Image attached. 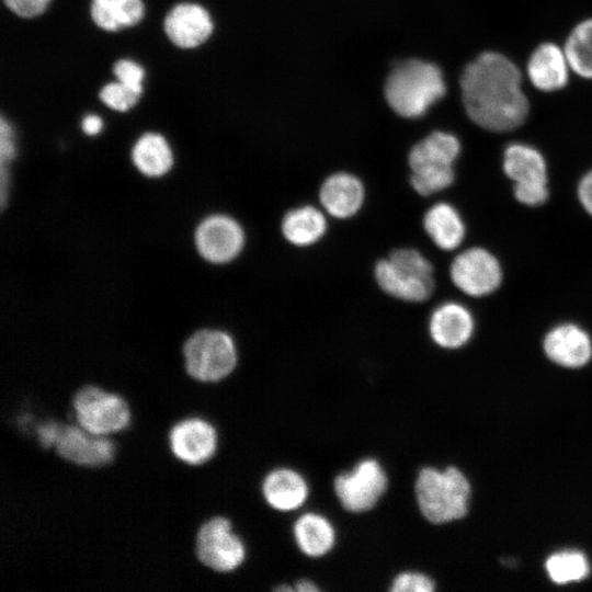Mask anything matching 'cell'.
Returning a JSON list of instances; mask_svg holds the SVG:
<instances>
[{"mask_svg":"<svg viewBox=\"0 0 592 592\" xmlns=\"http://www.w3.org/2000/svg\"><path fill=\"white\" fill-rule=\"evenodd\" d=\"M462 100L469 118L490 132H510L528 114L517 66L504 55L485 52L462 72Z\"/></svg>","mask_w":592,"mask_h":592,"instance_id":"obj_1","label":"cell"},{"mask_svg":"<svg viewBox=\"0 0 592 592\" xmlns=\"http://www.w3.org/2000/svg\"><path fill=\"white\" fill-rule=\"evenodd\" d=\"M445 93V80L440 67L418 58H409L394 66L384 86L388 106L405 118L424 115Z\"/></svg>","mask_w":592,"mask_h":592,"instance_id":"obj_2","label":"cell"},{"mask_svg":"<svg viewBox=\"0 0 592 592\" xmlns=\"http://www.w3.org/2000/svg\"><path fill=\"white\" fill-rule=\"evenodd\" d=\"M414 498L422 516L433 524H444L465 516L470 485L456 467L443 470L423 467L414 480Z\"/></svg>","mask_w":592,"mask_h":592,"instance_id":"obj_3","label":"cell"},{"mask_svg":"<svg viewBox=\"0 0 592 592\" xmlns=\"http://www.w3.org/2000/svg\"><path fill=\"white\" fill-rule=\"evenodd\" d=\"M374 275L386 294L405 301H424L434 289L433 266L414 249L394 250L376 263Z\"/></svg>","mask_w":592,"mask_h":592,"instance_id":"obj_4","label":"cell"},{"mask_svg":"<svg viewBox=\"0 0 592 592\" xmlns=\"http://www.w3.org/2000/svg\"><path fill=\"white\" fill-rule=\"evenodd\" d=\"M186 373L194 379L215 383L226 378L237 365L232 338L220 330H200L183 346Z\"/></svg>","mask_w":592,"mask_h":592,"instance_id":"obj_5","label":"cell"},{"mask_svg":"<svg viewBox=\"0 0 592 592\" xmlns=\"http://www.w3.org/2000/svg\"><path fill=\"white\" fill-rule=\"evenodd\" d=\"M388 488V476L374 457L360 459L350 470L333 480V491L341 506L350 513H365L376 506Z\"/></svg>","mask_w":592,"mask_h":592,"instance_id":"obj_6","label":"cell"},{"mask_svg":"<svg viewBox=\"0 0 592 592\" xmlns=\"http://www.w3.org/2000/svg\"><path fill=\"white\" fill-rule=\"evenodd\" d=\"M72 409L79 425L96 435L119 432L130 422V410L121 396L92 385L75 392Z\"/></svg>","mask_w":592,"mask_h":592,"instance_id":"obj_7","label":"cell"},{"mask_svg":"<svg viewBox=\"0 0 592 592\" xmlns=\"http://www.w3.org/2000/svg\"><path fill=\"white\" fill-rule=\"evenodd\" d=\"M197 559L216 572H230L246 560V545L234 532L231 522L214 516L204 522L196 533Z\"/></svg>","mask_w":592,"mask_h":592,"instance_id":"obj_8","label":"cell"},{"mask_svg":"<svg viewBox=\"0 0 592 592\" xmlns=\"http://www.w3.org/2000/svg\"><path fill=\"white\" fill-rule=\"evenodd\" d=\"M503 170L514 182V196L522 204L537 206L548 197L546 163L542 153L525 144H511L503 152Z\"/></svg>","mask_w":592,"mask_h":592,"instance_id":"obj_9","label":"cell"},{"mask_svg":"<svg viewBox=\"0 0 592 592\" xmlns=\"http://www.w3.org/2000/svg\"><path fill=\"white\" fill-rule=\"evenodd\" d=\"M449 275L457 288L474 297L491 294L502 280L498 260L482 248L459 253L451 264Z\"/></svg>","mask_w":592,"mask_h":592,"instance_id":"obj_10","label":"cell"},{"mask_svg":"<svg viewBox=\"0 0 592 592\" xmlns=\"http://www.w3.org/2000/svg\"><path fill=\"white\" fill-rule=\"evenodd\" d=\"M195 244L200 254L216 264L234 260L244 246L242 227L226 215L205 218L195 231Z\"/></svg>","mask_w":592,"mask_h":592,"instance_id":"obj_11","label":"cell"},{"mask_svg":"<svg viewBox=\"0 0 592 592\" xmlns=\"http://www.w3.org/2000/svg\"><path fill=\"white\" fill-rule=\"evenodd\" d=\"M55 452L64 460L86 467H102L114 458V443L104 435L89 433L73 424H62Z\"/></svg>","mask_w":592,"mask_h":592,"instance_id":"obj_12","label":"cell"},{"mask_svg":"<svg viewBox=\"0 0 592 592\" xmlns=\"http://www.w3.org/2000/svg\"><path fill=\"white\" fill-rule=\"evenodd\" d=\"M172 454L189 465H201L216 453L218 435L215 428L201 418H187L169 431Z\"/></svg>","mask_w":592,"mask_h":592,"instance_id":"obj_13","label":"cell"},{"mask_svg":"<svg viewBox=\"0 0 592 592\" xmlns=\"http://www.w3.org/2000/svg\"><path fill=\"white\" fill-rule=\"evenodd\" d=\"M261 491L271 509L289 513L299 510L307 502L309 485L298 470L277 467L264 476Z\"/></svg>","mask_w":592,"mask_h":592,"instance_id":"obj_14","label":"cell"},{"mask_svg":"<svg viewBox=\"0 0 592 592\" xmlns=\"http://www.w3.org/2000/svg\"><path fill=\"white\" fill-rule=\"evenodd\" d=\"M164 31L174 45L181 48H193L210 36L213 22L203 7L180 3L166 16Z\"/></svg>","mask_w":592,"mask_h":592,"instance_id":"obj_15","label":"cell"},{"mask_svg":"<svg viewBox=\"0 0 592 592\" xmlns=\"http://www.w3.org/2000/svg\"><path fill=\"white\" fill-rule=\"evenodd\" d=\"M365 189L362 181L348 172L328 177L320 186L319 201L331 216L345 219L354 216L362 207Z\"/></svg>","mask_w":592,"mask_h":592,"instance_id":"obj_16","label":"cell"},{"mask_svg":"<svg viewBox=\"0 0 592 592\" xmlns=\"http://www.w3.org/2000/svg\"><path fill=\"white\" fill-rule=\"evenodd\" d=\"M429 331L432 340L441 348L463 346L474 331V319L469 310L458 303H444L430 317Z\"/></svg>","mask_w":592,"mask_h":592,"instance_id":"obj_17","label":"cell"},{"mask_svg":"<svg viewBox=\"0 0 592 592\" xmlns=\"http://www.w3.org/2000/svg\"><path fill=\"white\" fill-rule=\"evenodd\" d=\"M544 350L555 363L566 367H580L592 355L589 334L580 327L563 323L553 328L544 340Z\"/></svg>","mask_w":592,"mask_h":592,"instance_id":"obj_18","label":"cell"},{"mask_svg":"<svg viewBox=\"0 0 592 592\" xmlns=\"http://www.w3.org/2000/svg\"><path fill=\"white\" fill-rule=\"evenodd\" d=\"M569 69L563 48L553 43H543L536 47L527 62L531 83L544 92L563 88L568 82Z\"/></svg>","mask_w":592,"mask_h":592,"instance_id":"obj_19","label":"cell"},{"mask_svg":"<svg viewBox=\"0 0 592 592\" xmlns=\"http://www.w3.org/2000/svg\"><path fill=\"white\" fill-rule=\"evenodd\" d=\"M292 533L297 548L309 558L325 557L337 542L332 522L318 512L300 514L293 524Z\"/></svg>","mask_w":592,"mask_h":592,"instance_id":"obj_20","label":"cell"},{"mask_svg":"<svg viewBox=\"0 0 592 592\" xmlns=\"http://www.w3.org/2000/svg\"><path fill=\"white\" fill-rule=\"evenodd\" d=\"M460 152L458 138L447 132L435 130L418 141L408 155L412 170L453 168Z\"/></svg>","mask_w":592,"mask_h":592,"instance_id":"obj_21","label":"cell"},{"mask_svg":"<svg viewBox=\"0 0 592 592\" xmlns=\"http://www.w3.org/2000/svg\"><path fill=\"white\" fill-rule=\"evenodd\" d=\"M423 228L430 239L442 250L456 249L465 237V225L455 207L436 203L423 217Z\"/></svg>","mask_w":592,"mask_h":592,"instance_id":"obj_22","label":"cell"},{"mask_svg":"<svg viewBox=\"0 0 592 592\" xmlns=\"http://www.w3.org/2000/svg\"><path fill=\"white\" fill-rule=\"evenodd\" d=\"M281 230L289 243L296 247H307L323 237L327 231V219L317 207L303 205L284 215Z\"/></svg>","mask_w":592,"mask_h":592,"instance_id":"obj_23","label":"cell"},{"mask_svg":"<svg viewBox=\"0 0 592 592\" xmlns=\"http://www.w3.org/2000/svg\"><path fill=\"white\" fill-rule=\"evenodd\" d=\"M133 162L145 175L157 178L166 174L173 164L172 151L159 134H144L132 151Z\"/></svg>","mask_w":592,"mask_h":592,"instance_id":"obj_24","label":"cell"},{"mask_svg":"<svg viewBox=\"0 0 592 592\" xmlns=\"http://www.w3.org/2000/svg\"><path fill=\"white\" fill-rule=\"evenodd\" d=\"M141 0H92L91 18L105 31H117L121 27L133 26L144 16Z\"/></svg>","mask_w":592,"mask_h":592,"instance_id":"obj_25","label":"cell"},{"mask_svg":"<svg viewBox=\"0 0 592 592\" xmlns=\"http://www.w3.org/2000/svg\"><path fill=\"white\" fill-rule=\"evenodd\" d=\"M563 50L570 69L582 78L592 79V19L582 21L571 31Z\"/></svg>","mask_w":592,"mask_h":592,"instance_id":"obj_26","label":"cell"},{"mask_svg":"<svg viewBox=\"0 0 592 592\" xmlns=\"http://www.w3.org/2000/svg\"><path fill=\"white\" fill-rule=\"evenodd\" d=\"M546 570L554 582L565 584L584 579L589 563L581 553L567 550L551 555L546 561Z\"/></svg>","mask_w":592,"mask_h":592,"instance_id":"obj_27","label":"cell"},{"mask_svg":"<svg viewBox=\"0 0 592 592\" xmlns=\"http://www.w3.org/2000/svg\"><path fill=\"white\" fill-rule=\"evenodd\" d=\"M454 168L412 170L410 183L423 196L447 189L454 182Z\"/></svg>","mask_w":592,"mask_h":592,"instance_id":"obj_28","label":"cell"},{"mask_svg":"<svg viewBox=\"0 0 592 592\" xmlns=\"http://www.w3.org/2000/svg\"><path fill=\"white\" fill-rule=\"evenodd\" d=\"M140 94L117 81L104 86L100 91V99L112 110L125 112L138 102Z\"/></svg>","mask_w":592,"mask_h":592,"instance_id":"obj_29","label":"cell"},{"mask_svg":"<svg viewBox=\"0 0 592 592\" xmlns=\"http://www.w3.org/2000/svg\"><path fill=\"white\" fill-rule=\"evenodd\" d=\"M435 582L425 573L413 570L401 571L390 582L391 592H433Z\"/></svg>","mask_w":592,"mask_h":592,"instance_id":"obj_30","label":"cell"},{"mask_svg":"<svg viewBox=\"0 0 592 592\" xmlns=\"http://www.w3.org/2000/svg\"><path fill=\"white\" fill-rule=\"evenodd\" d=\"M113 71L117 81L141 93L144 70L138 64L128 59H121L114 65Z\"/></svg>","mask_w":592,"mask_h":592,"instance_id":"obj_31","label":"cell"},{"mask_svg":"<svg viewBox=\"0 0 592 592\" xmlns=\"http://www.w3.org/2000/svg\"><path fill=\"white\" fill-rule=\"evenodd\" d=\"M15 156V145L13 138V132L10 124L3 116L0 119V173L9 174L7 164Z\"/></svg>","mask_w":592,"mask_h":592,"instance_id":"obj_32","label":"cell"},{"mask_svg":"<svg viewBox=\"0 0 592 592\" xmlns=\"http://www.w3.org/2000/svg\"><path fill=\"white\" fill-rule=\"evenodd\" d=\"M5 5L22 18H34L45 11L50 0H3Z\"/></svg>","mask_w":592,"mask_h":592,"instance_id":"obj_33","label":"cell"},{"mask_svg":"<svg viewBox=\"0 0 592 592\" xmlns=\"http://www.w3.org/2000/svg\"><path fill=\"white\" fill-rule=\"evenodd\" d=\"M60 426L61 423L47 420L35 428L36 439L42 447L47 448L55 444Z\"/></svg>","mask_w":592,"mask_h":592,"instance_id":"obj_34","label":"cell"},{"mask_svg":"<svg viewBox=\"0 0 592 592\" xmlns=\"http://www.w3.org/2000/svg\"><path fill=\"white\" fill-rule=\"evenodd\" d=\"M578 194L582 206L592 215V170L581 179Z\"/></svg>","mask_w":592,"mask_h":592,"instance_id":"obj_35","label":"cell"},{"mask_svg":"<svg viewBox=\"0 0 592 592\" xmlns=\"http://www.w3.org/2000/svg\"><path fill=\"white\" fill-rule=\"evenodd\" d=\"M103 123L96 115H88L82 121V129L89 136H94L102 129Z\"/></svg>","mask_w":592,"mask_h":592,"instance_id":"obj_36","label":"cell"},{"mask_svg":"<svg viewBox=\"0 0 592 592\" xmlns=\"http://www.w3.org/2000/svg\"><path fill=\"white\" fill-rule=\"evenodd\" d=\"M293 588L296 592H318L320 590L315 581L307 578L298 579Z\"/></svg>","mask_w":592,"mask_h":592,"instance_id":"obj_37","label":"cell"}]
</instances>
